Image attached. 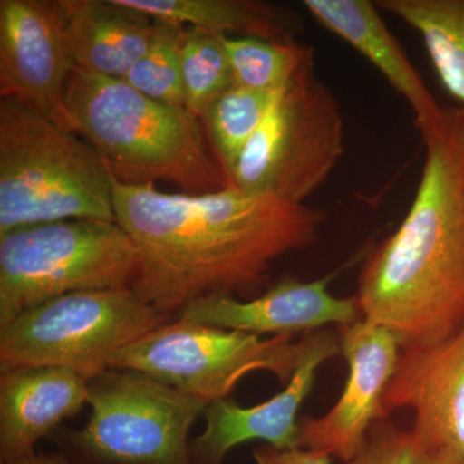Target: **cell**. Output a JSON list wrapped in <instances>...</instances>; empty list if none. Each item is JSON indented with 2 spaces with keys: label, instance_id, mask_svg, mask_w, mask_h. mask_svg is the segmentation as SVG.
I'll use <instances>...</instances> for the list:
<instances>
[{
  "label": "cell",
  "instance_id": "5bb4252c",
  "mask_svg": "<svg viewBox=\"0 0 464 464\" xmlns=\"http://www.w3.org/2000/svg\"><path fill=\"white\" fill-rule=\"evenodd\" d=\"M331 279H284L250 301L228 295H210L188 304L179 313V319L258 335L310 333L331 324L340 328L362 319L355 297L338 298L329 292Z\"/></svg>",
  "mask_w": 464,
  "mask_h": 464
},
{
  "label": "cell",
  "instance_id": "ffe728a7",
  "mask_svg": "<svg viewBox=\"0 0 464 464\" xmlns=\"http://www.w3.org/2000/svg\"><path fill=\"white\" fill-rule=\"evenodd\" d=\"M277 92L255 91L234 84L201 116V123L226 177L264 123Z\"/></svg>",
  "mask_w": 464,
  "mask_h": 464
},
{
  "label": "cell",
  "instance_id": "6da1fadb",
  "mask_svg": "<svg viewBox=\"0 0 464 464\" xmlns=\"http://www.w3.org/2000/svg\"><path fill=\"white\" fill-rule=\"evenodd\" d=\"M114 210L139 259L132 289L164 315L198 299L257 288L276 259L315 243L325 219L306 204L230 185L167 194L115 179Z\"/></svg>",
  "mask_w": 464,
  "mask_h": 464
},
{
  "label": "cell",
  "instance_id": "7a4b0ae2",
  "mask_svg": "<svg viewBox=\"0 0 464 464\" xmlns=\"http://www.w3.org/2000/svg\"><path fill=\"white\" fill-rule=\"evenodd\" d=\"M426 159L404 221L366 259L360 315L402 347L438 343L464 325V110L422 133Z\"/></svg>",
  "mask_w": 464,
  "mask_h": 464
},
{
  "label": "cell",
  "instance_id": "e0dca14e",
  "mask_svg": "<svg viewBox=\"0 0 464 464\" xmlns=\"http://www.w3.org/2000/svg\"><path fill=\"white\" fill-rule=\"evenodd\" d=\"M75 66L123 79L148 50L155 20L121 0H61Z\"/></svg>",
  "mask_w": 464,
  "mask_h": 464
},
{
  "label": "cell",
  "instance_id": "9a60e30c",
  "mask_svg": "<svg viewBox=\"0 0 464 464\" xmlns=\"http://www.w3.org/2000/svg\"><path fill=\"white\" fill-rule=\"evenodd\" d=\"M90 381L58 366L3 372L0 378V459L16 464L34 456L44 436L82 411L90 400Z\"/></svg>",
  "mask_w": 464,
  "mask_h": 464
},
{
  "label": "cell",
  "instance_id": "7c38bea8",
  "mask_svg": "<svg viewBox=\"0 0 464 464\" xmlns=\"http://www.w3.org/2000/svg\"><path fill=\"white\" fill-rule=\"evenodd\" d=\"M340 353L341 340L334 333L310 332L302 338L297 368L282 392L249 408L227 399L210 402L204 411L206 431L191 444L192 463L222 464L231 449L253 440L282 450L299 448V408L310 395L320 366Z\"/></svg>",
  "mask_w": 464,
  "mask_h": 464
},
{
  "label": "cell",
  "instance_id": "484cf974",
  "mask_svg": "<svg viewBox=\"0 0 464 464\" xmlns=\"http://www.w3.org/2000/svg\"><path fill=\"white\" fill-rule=\"evenodd\" d=\"M16 464H74L60 454H34Z\"/></svg>",
  "mask_w": 464,
  "mask_h": 464
},
{
  "label": "cell",
  "instance_id": "3957f363",
  "mask_svg": "<svg viewBox=\"0 0 464 464\" xmlns=\"http://www.w3.org/2000/svg\"><path fill=\"white\" fill-rule=\"evenodd\" d=\"M75 133L99 152L116 181L170 183L209 194L227 186L204 125L186 108L150 99L121 79L75 67L66 91Z\"/></svg>",
  "mask_w": 464,
  "mask_h": 464
},
{
  "label": "cell",
  "instance_id": "cb8c5ba5",
  "mask_svg": "<svg viewBox=\"0 0 464 464\" xmlns=\"http://www.w3.org/2000/svg\"><path fill=\"white\" fill-rule=\"evenodd\" d=\"M429 458L413 430L406 431L382 420L372 426L355 456L343 464H429Z\"/></svg>",
  "mask_w": 464,
  "mask_h": 464
},
{
  "label": "cell",
  "instance_id": "277c9868",
  "mask_svg": "<svg viewBox=\"0 0 464 464\" xmlns=\"http://www.w3.org/2000/svg\"><path fill=\"white\" fill-rule=\"evenodd\" d=\"M65 219L116 222L114 177L76 133L0 99V237Z\"/></svg>",
  "mask_w": 464,
  "mask_h": 464
},
{
  "label": "cell",
  "instance_id": "2e32d148",
  "mask_svg": "<svg viewBox=\"0 0 464 464\" xmlns=\"http://www.w3.org/2000/svg\"><path fill=\"white\" fill-rule=\"evenodd\" d=\"M320 25L355 48L386 78L414 111L420 133L431 130L444 112L411 65L398 39L369 0H304Z\"/></svg>",
  "mask_w": 464,
  "mask_h": 464
},
{
  "label": "cell",
  "instance_id": "ac0fdd59",
  "mask_svg": "<svg viewBox=\"0 0 464 464\" xmlns=\"http://www.w3.org/2000/svg\"><path fill=\"white\" fill-rule=\"evenodd\" d=\"M164 23L188 25L216 35L295 42V16L285 9L257 0H121Z\"/></svg>",
  "mask_w": 464,
  "mask_h": 464
},
{
  "label": "cell",
  "instance_id": "ba28073f",
  "mask_svg": "<svg viewBox=\"0 0 464 464\" xmlns=\"http://www.w3.org/2000/svg\"><path fill=\"white\" fill-rule=\"evenodd\" d=\"M301 351L302 338L295 341L293 334L261 338L179 319L116 353L110 369L139 372L210 404L226 399L252 372L289 382Z\"/></svg>",
  "mask_w": 464,
  "mask_h": 464
},
{
  "label": "cell",
  "instance_id": "7402d4cb",
  "mask_svg": "<svg viewBox=\"0 0 464 464\" xmlns=\"http://www.w3.org/2000/svg\"><path fill=\"white\" fill-rule=\"evenodd\" d=\"M179 57L185 108L201 119L206 110L235 84L224 36L186 27Z\"/></svg>",
  "mask_w": 464,
  "mask_h": 464
},
{
  "label": "cell",
  "instance_id": "8fae6325",
  "mask_svg": "<svg viewBox=\"0 0 464 464\" xmlns=\"http://www.w3.org/2000/svg\"><path fill=\"white\" fill-rule=\"evenodd\" d=\"M342 355L348 362L343 393L319 418H302L298 447L323 451L347 462L365 441L372 426L387 420L383 399L398 366L402 343L384 326L359 319L340 326Z\"/></svg>",
  "mask_w": 464,
  "mask_h": 464
},
{
  "label": "cell",
  "instance_id": "9c48e42d",
  "mask_svg": "<svg viewBox=\"0 0 464 464\" xmlns=\"http://www.w3.org/2000/svg\"><path fill=\"white\" fill-rule=\"evenodd\" d=\"M92 381L91 418L74 438L85 456L102 464H192L188 431L207 401L139 372Z\"/></svg>",
  "mask_w": 464,
  "mask_h": 464
},
{
  "label": "cell",
  "instance_id": "30bf717a",
  "mask_svg": "<svg viewBox=\"0 0 464 464\" xmlns=\"http://www.w3.org/2000/svg\"><path fill=\"white\" fill-rule=\"evenodd\" d=\"M61 0H0V97L75 133L66 91L75 69Z\"/></svg>",
  "mask_w": 464,
  "mask_h": 464
},
{
  "label": "cell",
  "instance_id": "d4e9b609",
  "mask_svg": "<svg viewBox=\"0 0 464 464\" xmlns=\"http://www.w3.org/2000/svg\"><path fill=\"white\" fill-rule=\"evenodd\" d=\"M257 464H331L332 457L313 449H288L273 447L258 448L253 451Z\"/></svg>",
  "mask_w": 464,
  "mask_h": 464
},
{
  "label": "cell",
  "instance_id": "5b68a950",
  "mask_svg": "<svg viewBox=\"0 0 464 464\" xmlns=\"http://www.w3.org/2000/svg\"><path fill=\"white\" fill-rule=\"evenodd\" d=\"M137 266L116 222L65 219L8 232L0 237V328L72 293L132 289Z\"/></svg>",
  "mask_w": 464,
  "mask_h": 464
},
{
  "label": "cell",
  "instance_id": "8992f818",
  "mask_svg": "<svg viewBox=\"0 0 464 464\" xmlns=\"http://www.w3.org/2000/svg\"><path fill=\"white\" fill-rule=\"evenodd\" d=\"M343 121L337 99L315 76L314 57L275 97L227 176V185L304 204L343 155Z\"/></svg>",
  "mask_w": 464,
  "mask_h": 464
},
{
  "label": "cell",
  "instance_id": "52a82bcc",
  "mask_svg": "<svg viewBox=\"0 0 464 464\" xmlns=\"http://www.w3.org/2000/svg\"><path fill=\"white\" fill-rule=\"evenodd\" d=\"M167 317L133 289L63 295L0 328V368L3 373L58 366L92 381L109 371L116 353L164 325Z\"/></svg>",
  "mask_w": 464,
  "mask_h": 464
},
{
  "label": "cell",
  "instance_id": "4316f807",
  "mask_svg": "<svg viewBox=\"0 0 464 464\" xmlns=\"http://www.w3.org/2000/svg\"><path fill=\"white\" fill-rule=\"evenodd\" d=\"M429 464H464V458L451 450L430 454Z\"/></svg>",
  "mask_w": 464,
  "mask_h": 464
},
{
  "label": "cell",
  "instance_id": "603a6c76",
  "mask_svg": "<svg viewBox=\"0 0 464 464\" xmlns=\"http://www.w3.org/2000/svg\"><path fill=\"white\" fill-rule=\"evenodd\" d=\"M185 26L155 20L148 50L123 79L150 99L185 108L179 45Z\"/></svg>",
  "mask_w": 464,
  "mask_h": 464
},
{
  "label": "cell",
  "instance_id": "d6986e66",
  "mask_svg": "<svg viewBox=\"0 0 464 464\" xmlns=\"http://www.w3.org/2000/svg\"><path fill=\"white\" fill-rule=\"evenodd\" d=\"M375 5L422 35L439 78L464 110V0H380Z\"/></svg>",
  "mask_w": 464,
  "mask_h": 464
},
{
  "label": "cell",
  "instance_id": "4fadbf2b",
  "mask_svg": "<svg viewBox=\"0 0 464 464\" xmlns=\"http://www.w3.org/2000/svg\"><path fill=\"white\" fill-rule=\"evenodd\" d=\"M383 405L387 414L414 411L413 432L429 454L464 458V325L438 343L402 347Z\"/></svg>",
  "mask_w": 464,
  "mask_h": 464
},
{
  "label": "cell",
  "instance_id": "44dd1931",
  "mask_svg": "<svg viewBox=\"0 0 464 464\" xmlns=\"http://www.w3.org/2000/svg\"><path fill=\"white\" fill-rule=\"evenodd\" d=\"M235 84L249 90L277 92L289 83L310 58L314 50L295 42L224 36Z\"/></svg>",
  "mask_w": 464,
  "mask_h": 464
}]
</instances>
